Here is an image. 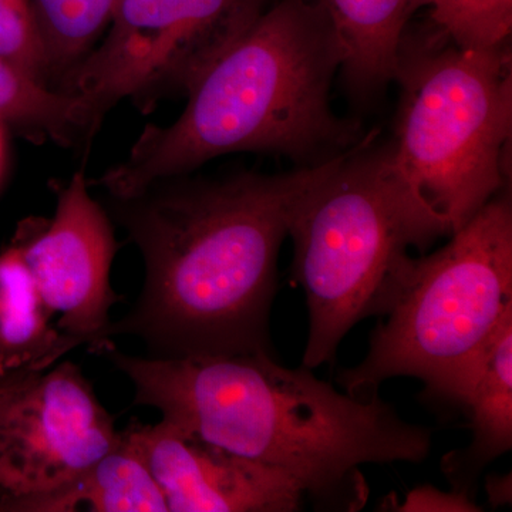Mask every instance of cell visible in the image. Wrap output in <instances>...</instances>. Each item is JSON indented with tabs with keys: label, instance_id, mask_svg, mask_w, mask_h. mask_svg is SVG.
Segmentation results:
<instances>
[{
	"label": "cell",
	"instance_id": "6da1fadb",
	"mask_svg": "<svg viewBox=\"0 0 512 512\" xmlns=\"http://www.w3.org/2000/svg\"><path fill=\"white\" fill-rule=\"evenodd\" d=\"M326 163L224 180L170 178L113 214L146 266L143 291L107 338L137 336L150 357L271 353L278 256Z\"/></svg>",
	"mask_w": 512,
	"mask_h": 512
},
{
	"label": "cell",
	"instance_id": "7a4b0ae2",
	"mask_svg": "<svg viewBox=\"0 0 512 512\" xmlns=\"http://www.w3.org/2000/svg\"><path fill=\"white\" fill-rule=\"evenodd\" d=\"M106 356L133 383L134 404L184 433L282 471L325 511L365 507L366 464L421 463L431 430L404 420L379 394L339 393L309 367L271 353Z\"/></svg>",
	"mask_w": 512,
	"mask_h": 512
},
{
	"label": "cell",
	"instance_id": "3957f363",
	"mask_svg": "<svg viewBox=\"0 0 512 512\" xmlns=\"http://www.w3.org/2000/svg\"><path fill=\"white\" fill-rule=\"evenodd\" d=\"M340 64L322 2L278 0L202 74L180 117L148 124L97 184L111 200H127L225 154L275 153L301 167L342 156L362 141V128L330 107Z\"/></svg>",
	"mask_w": 512,
	"mask_h": 512
},
{
	"label": "cell",
	"instance_id": "277c9868",
	"mask_svg": "<svg viewBox=\"0 0 512 512\" xmlns=\"http://www.w3.org/2000/svg\"><path fill=\"white\" fill-rule=\"evenodd\" d=\"M444 235L446 222L400 173L389 144L333 158L289 225L293 279L309 311L303 366L330 362L357 322L383 316L410 249L424 251Z\"/></svg>",
	"mask_w": 512,
	"mask_h": 512
},
{
	"label": "cell",
	"instance_id": "5b68a950",
	"mask_svg": "<svg viewBox=\"0 0 512 512\" xmlns=\"http://www.w3.org/2000/svg\"><path fill=\"white\" fill-rule=\"evenodd\" d=\"M393 80V163L450 235L505 185L512 131L510 46L461 47L431 23L407 28Z\"/></svg>",
	"mask_w": 512,
	"mask_h": 512
},
{
	"label": "cell",
	"instance_id": "8992f818",
	"mask_svg": "<svg viewBox=\"0 0 512 512\" xmlns=\"http://www.w3.org/2000/svg\"><path fill=\"white\" fill-rule=\"evenodd\" d=\"M510 313L512 205L497 194L439 251L412 256L369 352L339 384L367 397L392 377H416L443 399Z\"/></svg>",
	"mask_w": 512,
	"mask_h": 512
},
{
	"label": "cell",
	"instance_id": "52a82bcc",
	"mask_svg": "<svg viewBox=\"0 0 512 512\" xmlns=\"http://www.w3.org/2000/svg\"><path fill=\"white\" fill-rule=\"evenodd\" d=\"M266 0H119L109 32L62 79L99 126L120 101L190 93L265 12Z\"/></svg>",
	"mask_w": 512,
	"mask_h": 512
},
{
	"label": "cell",
	"instance_id": "ba28073f",
	"mask_svg": "<svg viewBox=\"0 0 512 512\" xmlns=\"http://www.w3.org/2000/svg\"><path fill=\"white\" fill-rule=\"evenodd\" d=\"M120 440L113 414L69 360L0 376V512H26Z\"/></svg>",
	"mask_w": 512,
	"mask_h": 512
},
{
	"label": "cell",
	"instance_id": "9c48e42d",
	"mask_svg": "<svg viewBox=\"0 0 512 512\" xmlns=\"http://www.w3.org/2000/svg\"><path fill=\"white\" fill-rule=\"evenodd\" d=\"M10 242L72 348L87 345L90 353L101 356L114 346L107 329L111 308L120 301L110 284L117 244L84 174H74L59 191L53 218L20 222Z\"/></svg>",
	"mask_w": 512,
	"mask_h": 512
},
{
	"label": "cell",
	"instance_id": "30bf717a",
	"mask_svg": "<svg viewBox=\"0 0 512 512\" xmlns=\"http://www.w3.org/2000/svg\"><path fill=\"white\" fill-rule=\"evenodd\" d=\"M163 488L170 512H295L306 495L282 471L161 420L121 430Z\"/></svg>",
	"mask_w": 512,
	"mask_h": 512
},
{
	"label": "cell",
	"instance_id": "8fae6325",
	"mask_svg": "<svg viewBox=\"0 0 512 512\" xmlns=\"http://www.w3.org/2000/svg\"><path fill=\"white\" fill-rule=\"evenodd\" d=\"M443 399L470 417L473 439L443 458V471L453 490L471 495L481 471L512 446V313Z\"/></svg>",
	"mask_w": 512,
	"mask_h": 512
},
{
	"label": "cell",
	"instance_id": "7c38bea8",
	"mask_svg": "<svg viewBox=\"0 0 512 512\" xmlns=\"http://www.w3.org/2000/svg\"><path fill=\"white\" fill-rule=\"evenodd\" d=\"M338 36L346 86L367 100L394 77L397 55L421 0H320Z\"/></svg>",
	"mask_w": 512,
	"mask_h": 512
},
{
	"label": "cell",
	"instance_id": "4fadbf2b",
	"mask_svg": "<svg viewBox=\"0 0 512 512\" xmlns=\"http://www.w3.org/2000/svg\"><path fill=\"white\" fill-rule=\"evenodd\" d=\"M73 350L19 249L0 251V376L49 369Z\"/></svg>",
	"mask_w": 512,
	"mask_h": 512
},
{
	"label": "cell",
	"instance_id": "5bb4252c",
	"mask_svg": "<svg viewBox=\"0 0 512 512\" xmlns=\"http://www.w3.org/2000/svg\"><path fill=\"white\" fill-rule=\"evenodd\" d=\"M170 512L163 488L121 433L120 443L82 476L26 512Z\"/></svg>",
	"mask_w": 512,
	"mask_h": 512
},
{
	"label": "cell",
	"instance_id": "9a60e30c",
	"mask_svg": "<svg viewBox=\"0 0 512 512\" xmlns=\"http://www.w3.org/2000/svg\"><path fill=\"white\" fill-rule=\"evenodd\" d=\"M0 123L59 143L92 136L97 126L80 97L50 89L0 57Z\"/></svg>",
	"mask_w": 512,
	"mask_h": 512
},
{
	"label": "cell",
	"instance_id": "2e32d148",
	"mask_svg": "<svg viewBox=\"0 0 512 512\" xmlns=\"http://www.w3.org/2000/svg\"><path fill=\"white\" fill-rule=\"evenodd\" d=\"M45 45L49 77L66 76L109 28L119 0H30Z\"/></svg>",
	"mask_w": 512,
	"mask_h": 512
},
{
	"label": "cell",
	"instance_id": "e0dca14e",
	"mask_svg": "<svg viewBox=\"0 0 512 512\" xmlns=\"http://www.w3.org/2000/svg\"><path fill=\"white\" fill-rule=\"evenodd\" d=\"M431 23L461 47L505 45L512 30V0H421Z\"/></svg>",
	"mask_w": 512,
	"mask_h": 512
},
{
	"label": "cell",
	"instance_id": "ac0fdd59",
	"mask_svg": "<svg viewBox=\"0 0 512 512\" xmlns=\"http://www.w3.org/2000/svg\"><path fill=\"white\" fill-rule=\"evenodd\" d=\"M0 57L49 86L45 45L30 0H0Z\"/></svg>",
	"mask_w": 512,
	"mask_h": 512
},
{
	"label": "cell",
	"instance_id": "d6986e66",
	"mask_svg": "<svg viewBox=\"0 0 512 512\" xmlns=\"http://www.w3.org/2000/svg\"><path fill=\"white\" fill-rule=\"evenodd\" d=\"M397 511H451L471 512L481 511L483 508L474 503L471 495L453 490L451 493L441 491L439 488L424 485L416 488L407 495L403 504L392 503Z\"/></svg>",
	"mask_w": 512,
	"mask_h": 512
},
{
	"label": "cell",
	"instance_id": "ffe728a7",
	"mask_svg": "<svg viewBox=\"0 0 512 512\" xmlns=\"http://www.w3.org/2000/svg\"><path fill=\"white\" fill-rule=\"evenodd\" d=\"M3 156H5V141H3V131L2 126H0V174H2Z\"/></svg>",
	"mask_w": 512,
	"mask_h": 512
}]
</instances>
